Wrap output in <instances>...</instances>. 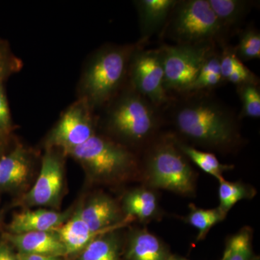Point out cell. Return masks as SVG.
Wrapping results in <instances>:
<instances>
[{
	"label": "cell",
	"instance_id": "6da1fadb",
	"mask_svg": "<svg viewBox=\"0 0 260 260\" xmlns=\"http://www.w3.org/2000/svg\"><path fill=\"white\" fill-rule=\"evenodd\" d=\"M174 105L173 125L178 135L193 145L226 153L242 143L234 113L221 102L205 93L183 94Z\"/></svg>",
	"mask_w": 260,
	"mask_h": 260
},
{
	"label": "cell",
	"instance_id": "7a4b0ae2",
	"mask_svg": "<svg viewBox=\"0 0 260 260\" xmlns=\"http://www.w3.org/2000/svg\"><path fill=\"white\" fill-rule=\"evenodd\" d=\"M142 173L145 186L192 197L197 174L189 159L178 148L174 134L158 135L146 147Z\"/></svg>",
	"mask_w": 260,
	"mask_h": 260
},
{
	"label": "cell",
	"instance_id": "3957f363",
	"mask_svg": "<svg viewBox=\"0 0 260 260\" xmlns=\"http://www.w3.org/2000/svg\"><path fill=\"white\" fill-rule=\"evenodd\" d=\"M81 162L95 179L119 181L136 177L140 164L124 145L94 135L83 144L66 152Z\"/></svg>",
	"mask_w": 260,
	"mask_h": 260
},
{
	"label": "cell",
	"instance_id": "277c9868",
	"mask_svg": "<svg viewBox=\"0 0 260 260\" xmlns=\"http://www.w3.org/2000/svg\"><path fill=\"white\" fill-rule=\"evenodd\" d=\"M162 34L177 44H220L226 36L208 0H177Z\"/></svg>",
	"mask_w": 260,
	"mask_h": 260
},
{
	"label": "cell",
	"instance_id": "5b68a950",
	"mask_svg": "<svg viewBox=\"0 0 260 260\" xmlns=\"http://www.w3.org/2000/svg\"><path fill=\"white\" fill-rule=\"evenodd\" d=\"M160 120L159 109L131 87L111 109L109 126L124 141L147 147L159 135Z\"/></svg>",
	"mask_w": 260,
	"mask_h": 260
},
{
	"label": "cell",
	"instance_id": "8992f818",
	"mask_svg": "<svg viewBox=\"0 0 260 260\" xmlns=\"http://www.w3.org/2000/svg\"><path fill=\"white\" fill-rule=\"evenodd\" d=\"M138 45L106 48L94 58L84 78L85 100L102 104L110 100L125 80Z\"/></svg>",
	"mask_w": 260,
	"mask_h": 260
},
{
	"label": "cell",
	"instance_id": "52a82bcc",
	"mask_svg": "<svg viewBox=\"0 0 260 260\" xmlns=\"http://www.w3.org/2000/svg\"><path fill=\"white\" fill-rule=\"evenodd\" d=\"M216 44L162 45L159 48L164 70V85L171 92L183 94L196 79L207 58Z\"/></svg>",
	"mask_w": 260,
	"mask_h": 260
},
{
	"label": "cell",
	"instance_id": "ba28073f",
	"mask_svg": "<svg viewBox=\"0 0 260 260\" xmlns=\"http://www.w3.org/2000/svg\"><path fill=\"white\" fill-rule=\"evenodd\" d=\"M131 87L155 107L172 102L164 85V70L159 49L143 50L138 45L129 64Z\"/></svg>",
	"mask_w": 260,
	"mask_h": 260
},
{
	"label": "cell",
	"instance_id": "9c48e42d",
	"mask_svg": "<svg viewBox=\"0 0 260 260\" xmlns=\"http://www.w3.org/2000/svg\"><path fill=\"white\" fill-rule=\"evenodd\" d=\"M93 123L88 103H76L70 108L53 130L51 144L65 152L83 144L94 135Z\"/></svg>",
	"mask_w": 260,
	"mask_h": 260
},
{
	"label": "cell",
	"instance_id": "30bf717a",
	"mask_svg": "<svg viewBox=\"0 0 260 260\" xmlns=\"http://www.w3.org/2000/svg\"><path fill=\"white\" fill-rule=\"evenodd\" d=\"M63 185V170L59 158L49 152L43 158L40 174L22 201L30 206H48L57 203Z\"/></svg>",
	"mask_w": 260,
	"mask_h": 260
},
{
	"label": "cell",
	"instance_id": "8fae6325",
	"mask_svg": "<svg viewBox=\"0 0 260 260\" xmlns=\"http://www.w3.org/2000/svg\"><path fill=\"white\" fill-rule=\"evenodd\" d=\"M78 210L82 220L95 232H112L132 220L121 219L120 210L115 201L105 194L97 195Z\"/></svg>",
	"mask_w": 260,
	"mask_h": 260
},
{
	"label": "cell",
	"instance_id": "7c38bea8",
	"mask_svg": "<svg viewBox=\"0 0 260 260\" xmlns=\"http://www.w3.org/2000/svg\"><path fill=\"white\" fill-rule=\"evenodd\" d=\"M122 208L126 218L138 219L143 223L160 220L164 215L158 192L146 186L128 191L123 198Z\"/></svg>",
	"mask_w": 260,
	"mask_h": 260
},
{
	"label": "cell",
	"instance_id": "4fadbf2b",
	"mask_svg": "<svg viewBox=\"0 0 260 260\" xmlns=\"http://www.w3.org/2000/svg\"><path fill=\"white\" fill-rule=\"evenodd\" d=\"M177 0H139L135 5L139 15L140 37L138 45L142 47L149 39L165 27Z\"/></svg>",
	"mask_w": 260,
	"mask_h": 260
},
{
	"label": "cell",
	"instance_id": "5bb4252c",
	"mask_svg": "<svg viewBox=\"0 0 260 260\" xmlns=\"http://www.w3.org/2000/svg\"><path fill=\"white\" fill-rule=\"evenodd\" d=\"M5 241L17 248L18 253L39 255H66L64 246L54 232H34L5 234Z\"/></svg>",
	"mask_w": 260,
	"mask_h": 260
},
{
	"label": "cell",
	"instance_id": "9a60e30c",
	"mask_svg": "<svg viewBox=\"0 0 260 260\" xmlns=\"http://www.w3.org/2000/svg\"><path fill=\"white\" fill-rule=\"evenodd\" d=\"M70 211L59 213L44 209L25 210L15 214L8 231L11 234L34 232H53L69 219Z\"/></svg>",
	"mask_w": 260,
	"mask_h": 260
},
{
	"label": "cell",
	"instance_id": "2e32d148",
	"mask_svg": "<svg viewBox=\"0 0 260 260\" xmlns=\"http://www.w3.org/2000/svg\"><path fill=\"white\" fill-rule=\"evenodd\" d=\"M172 254L166 243L147 229H137L130 233L126 260H168Z\"/></svg>",
	"mask_w": 260,
	"mask_h": 260
},
{
	"label": "cell",
	"instance_id": "e0dca14e",
	"mask_svg": "<svg viewBox=\"0 0 260 260\" xmlns=\"http://www.w3.org/2000/svg\"><path fill=\"white\" fill-rule=\"evenodd\" d=\"M53 232L64 246L66 254L80 252L95 238L106 234L91 230L80 218L78 210L71 218Z\"/></svg>",
	"mask_w": 260,
	"mask_h": 260
},
{
	"label": "cell",
	"instance_id": "ac0fdd59",
	"mask_svg": "<svg viewBox=\"0 0 260 260\" xmlns=\"http://www.w3.org/2000/svg\"><path fill=\"white\" fill-rule=\"evenodd\" d=\"M29 171L28 156L21 147L7 155H0V188L20 185L28 178Z\"/></svg>",
	"mask_w": 260,
	"mask_h": 260
},
{
	"label": "cell",
	"instance_id": "d6986e66",
	"mask_svg": "<svg viewBox=\"0 0 260 260\" xmlns=\"http://www.w3.org/2000/svg\"><path fill=\"white\" fill-rule=\"evenodd\" d=\"M225 35L250 11L254 3L246 0H208Z\"/></svg>",
	"mask_w": 260,
	"mask_h": 260
},
{
	"label": "cell",
	"instance_id": "ffe728a7",
	"mask_svg": "<svg viewBox=\"0 0 260 260\" xmlns=\"http://www.w3.org/2000/svg\"><path fill=\"white\" fill-rule=\"evenodd\" d=\"M175 137L178 148L186 158L194 162L203 172L218 179V181L224 179V173L234 169V165L221 164L213 153L198 150L192 145L181 141L176 135Z\"/></svg>",
	"mask_w": 260,
	"mask_h": 260
},
{
	"label": "cell",
	"instance_id": "44dd1931",
	"mask_svg": "<svg viewBox=\"0 0 260 260\" xmlns=\"http://www.w3.org/2000/svg\"><path fill=\"white\" fill-rule=\"evenodd\" d=\"M114 231L99 236L81 251L79 260H121V242Z\"/></svg>",
	"mask_w": 260,
	"mask_h": 260
},
{
	"label": "cell",
	"instance_id": "7402d4cb",
	"mask_svg": "<svg viewBox=\"0 0 260 260\" xmlns=\"http://www.w3.org/2000/svg\"><path fill=\"white\" fill-rule=\"evenodd\" d=\"M252 237L253 230L249 226L228 237L220 260H259L253 251Z\"/></svg>",
	"mask_w": 260,
	"mask_h": 260
},
{
	"label": "cell",
	"instance_id": "603a6c76",
	"mask_svg": "<svg viewBox=\"0 0 260 260\" xmlns=\"http://www.w3.org/2000/svg\"><path fill=\"white\" fill-rule=\"evenodd\" d=\"M218 208L225 215L238 202L244 200H251L256 194V189L249 184L242 181H228L223 180L218 181Z\"/></svg>",
	"mask_w": 260,
	"mask_h": 260
},
{
	"label": "cell",
	"instance_id": "cb8c5ba5",
	"mask_svg": "<svg viewBox=\"0 0 260 260\" xmlns=\"http://www.w3.org/2000/svg\"><path fill=\"white\" fill-rule=\"evenodd\" d=\"M189 208V213L186 216L183 217L182 219L185 223L198 230V242L204 240L212 228L227 216L219 209L218 207L213 209H202L194 204H190Z\"/></svg>",
	"mask_w": 260,
	"mask_h": 260
},
{
	"label": "cell",
	"instance_id": "d4e9b609",
	"mask_svg": "<svg viewBox=\"0 0 260 260\" xmlns=\"http://www.w3.org/2000/svg\"><path fill=\"white\" fill-rule=\"evenodd\" d=\"M236 55L241 61L259 59L260 58V32L254 27H248L241 32L237 47L234 48Z\"/></svg>",
	"mask_w": 260,
	"mask_h": 260
},
{
	"label": "cell",
	"instance_id": "484cf974",
	"mask_svg": "<svg viewBox=\"0 0 260 260\" xmlns=\"http://www.w3.org/2000/svg\"><path fill=\"white\" fill-rule=\"evenodd\" d=\"M237 93L242 102L241 118L260 117V89L259 84L246 83L237 86Z\"/></svg>",
	"mask_w": 260,
	"mask_h": 260
},
{
	"label": "cell",
	"instance_id": "4316f807",
	"mask_svg": "<svg viewBox=\"0 0 260 260\" xmlns=\"http://www.w3.org/2000/svg\"><path fill=\"white\" fill-rule=\"evenodd\" d=\"M20 61L10 52L8 45L0 41V82H4L10 75L18 71ZM10 133L0 129V152L6 145Z\"/></svg>",
	"mask_w": 260,
	"mask_h": 260
},
{
	"label": "cell",
	"instance_id": "83f0119b",
	"mask_svg": "<svg viewBox=\"0 0 260 260\" xmlns=\"http://www.w3.org/2000/svg\"><path fill=\"white\" fill-rule=\"evenodd\" d=\"M225 82L234 84L237 86L246 83L259 84V78L254 73H252L249 68H246L245 65L241 69L232 73L225 80Z\"/></svg>",
	"mask_w": 260,
	"mask_h": 260
},
{
	"label": "cell",
	"instance_id": "f1b7e54d",
	"mask_svg": "<svg viewBox=\"0 0 260 260\" xmlns=\"http://www.w3.org/2000/svg\"><path fill=\"white\" fill-rule=\"evenodd\" d=\"M0 129L8 133L11 131V118L3 82H0Z\"/></svg>",
	"mask_w": 260,
	"mask_h": 260
},
{
	"label": "cell",
	"instance_id": "f546056e",
	"mask_svg": "<svg viewBox=\"0 0 260 260\" xmlns=\"http://www.w3.org/2000/svg\"><path fill=\"white\" fill-rule=\"evenodd\" d=\"M0 260H18L8 242H0Z\"/></svg>",
	"mask_w": 260,
	"mask_h": 260
},
{
	"label": "cell",
	"instance_id": "4dcf8cb0",
	"mask_svg": "<svg viewBox=\"0 0 260 260\" xmlns=\"http://www.w3.org/2000/svg\"><path fill=\"white\" fill-rule=\"evenodd\" d=\"M18 260H62L61 256L39 255V254H22L18 253Z\"/></svg>",
	"mask_w": 260,
	"mask_h": 260
},
{
	"label": "cell",
	"instance_id": "1f68e13d",
	"mask_svg": "<svg viewBox=\"0 0 260 260\" xmlns=\"http://www.w3.org/2000/svg\"><path fill=\"white\" fill-rule=\"evenodd\" d=\"M168 260H189L186 259L185 257H183V256L176 255V254H172V256L169 257V259Z\"/></svg>",
	"mask_w": 260,
	"mask_h": 260
},
{
	"label": "cell",
	"instance_id": "d6a6232c",
	"mask_svg": "<svg viewBox=\"0 0 260 260\" xmlns=\"http://www.w3.org/2000/svg\"><path fill=\"white\" fill-rule=\"evenodd\" d=\"M2 216L0 215V220H1Z\"/></svg>",
	"mask_w": 260,
	"mask_h": 260
}]
</instances>
